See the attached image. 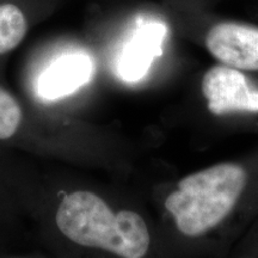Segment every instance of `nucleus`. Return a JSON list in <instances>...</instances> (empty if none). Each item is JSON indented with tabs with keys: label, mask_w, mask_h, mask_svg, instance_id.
I'll return each mask as SVG.
<instances>
[{
	"label": "nucleus",
	"mask_w": 258,
	"mask_h": 258,
	"mask_svg": "<svg viewBox=\"0 0 258 258\" xmlns=\"http://www.w3.org/2000/svg\"><path fill=\"white\" fill-rule=\"evenodd\" d=\"M55 222L63 237L90 249L120 258H144L151 235L144 218L133 211L115 212L95 192L77 190L57 206Z\"/></svg>",
	"instance_id": "f257e3e1"
},
{
	"label": "nucleus",
	"mask_w": 258,
	"mask_h": 258,
	"mask_svg": "<svg viewBox=\"0 0 258 258\" xmlns=\"http://www.w3.org/2000/svg\"><path fill=\"white\" fill-rule=\"evenodd\" d=\"M247 182L238 164L222 163L186 176L165 200V208L186 237L213 230L233 211Z\"/></svg>",
	"instance_id": "f03ea898"
},
{
	"label": "nucleus",
	"mask_w": 258,
	"mask_h": 258,
	"mask_svg": "<svg viewBox=\"0 0 258 258\" xmlns=\"http://www.w3.org/2000/svg\"><path fill=\"white\" fill-rule=\"evenodd\" d=\"M201 89L213 115L258 112V88L240 70L225 64L212 67L203 76Z\"/></svg>",
	"instance_id": "7ed1b4c3"
},
{
	"label": "nucleus",
	"mask_w": 258,
	"mask_h": 258,
	"mask_svg": "<svg viewBox=\"0 0 258 258\" xmlns=\"http://www.w3.org/2000/svg\"><path fill=\"white\" fill-rule=\"evenodd\" d=\"M206 47L225 66L258 71V27L233 22L215 24L207 32Z\"/></svg>",
	"instance_id": "20e7f679"
},
{
	"label": "nucleus",
	"mask_w": 258,
	"mask_h": 258,
	"mask_svg": "<svg viewBox=\"0 0 258 258\" xmlns=\"http://www.w3.org/2000/svg\"><path fill=\"white\" fill-rule=\"evenodd\" d=\"M166 27L160 22H150L138 27L116 62L120 78L128 83L143 79L153 61L163 54Z\"/></svg>",
	"instance_id": "39448f33"
},
{
	"label": "nucleus",
	"mask_w": 258,
	"mask_h": 258,
	"mask_svg": "<svg viewBox=\"0 0 258 258\" xmlns=\"http://www.w3.org/2000/svg\"><path fill=\"white\" fill-rule=\"evenodd\" d=\"M95 64L83 53H72L59 57L40 74L36 90L46 101H55L78 91L91 80Z\"/></svg>",
	"instance_id": "423d86ee"
},
{
	"label": "nucleus",
	"mask_w": 258,
	"mask_h": 258,
	"mask_svg": "<svg viewBox=\"0 0 258 258\" xmlns=\"http://www.w3.org/2000/svg\"><path fill=\"white\" fill-rule=\"evenodd\" d=\"M28 32V19L23 10L14 3L0 4V55L17 48Z\"/></svg>",
	"instance_id": "0eeeda50"
},
{
	"label": "nucleus",
	"mask_w": 258,
	"mask_h": 258,
	"mask_svg": "<svg viewBox=\"0 0 258 258\" xmlns=\"http://www.w3.org/2000/svg\"><path fill=\"white\" fill-rule=\"evenodd\" d=\"M23 111L17 99L0 86V140H8L17 133Z\"/></svg>",
	"instance_id": "6e6552de"
}]
</instances>
